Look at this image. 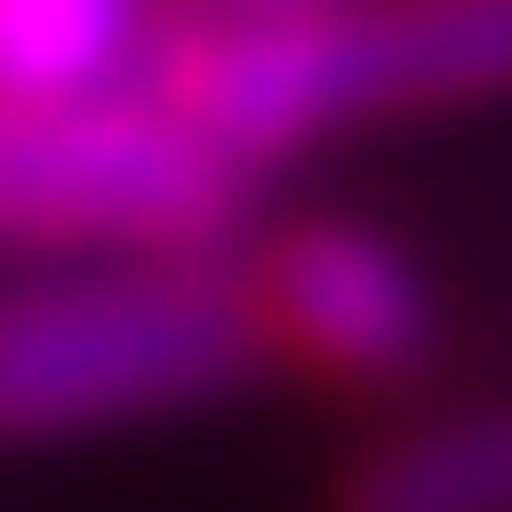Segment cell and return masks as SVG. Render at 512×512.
<instances>
[{"label": "cell", "mask_w": 512, "mask_h": 512, "mask_svg": "<svg viewBox=\"0 0 512 512\" xmlns=\"http://www.w3.org/2000/svg\"><path fill=\"white\" fill-rule=\"evenodd\" d=\"M512 92V0H262L205 12L148 57V103L217 160L251 171L330 148L387 114L501 103Z\"/></svg>", "instance_id": "obj_1"}, {"label": "cell", "mask_w": 512, "mask_h": 512, "mask_svg": "<svg viewBox=\"0 0 512 512\" xmlns=\"http://www.w3.org/2000/svg\"><path fill=\"white\" fill-rule=\"evenodd\" d=\"M262 353L251 285L228 262H126V274L0 285V444L114 433L251 387Z\"/></svg>", "instance_id": "obj_2"}, {"label": "cell", "mask_w": 512, "mask_h": 512, "mask_svg": "<svg viewBox=\"0 0 512 512\" xmlns=\"http://www.w3.org/2000/svg\"><path fill=\"white\" fill-rule=\"evenodd\" d=\"M251 183L148 92L103 103H0V239H80L137 262H205Z\"/></svg>", "instance_id": "obj_3"}, {"label": "cell", "mask_w": 512, "mask_h": 512, "mask_svg": "<svg viewBox=\"0 0 512 512\" xmlns=\"http://www.w3.org/2000/svg\"><path fill=\"white\" fill-rule=\"evenodd\" d=\"M251 319H262V353H296L308 376H342V387H399L444 342V308L421 285V262L365 217L285 228L251 274Z\"/></svg>", "instance_id": "obj_4"}, {"label": "cell", "mask_w": 512, "mask_h": 512, "mask_svg": "<svg viewBox=\"0 0 512 512\" xmlns=\"http://www.w3.org/2000/svg\"><path fill=\"white\" fill-rule=\"evenodd\" d=\"M342 512H512V399L376 444L342 478Z\"/></svg>", "instance_id": "obj_5"}, {"label": "cell", "mask_w": 512, "mask_h": 512, "mask_svg": "<svg viewBox=\"0 0 512 512\" xmlns=\"http://www.w3.org/2000/svg\"><path fill=\"white\" fill-rule=\"evenodd\" d=\"M137 80V0H0V103H103Z\"/></svg>", "instance_id": "obj_6"}, {"label": "cell", "mask_w": 512, "mask_h": 512, "mask_svg": "<svg viewBox=\"0 0 512 512\" xmlns=\"http://www.w3.org/2000/svg\"><path fill=\"white\" fill-rule=\"evenodd\" d=\"M239 12H262V0H239Z\"/></svg>", "instance_id": "obj_7"}]
</instances>
